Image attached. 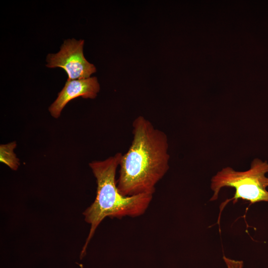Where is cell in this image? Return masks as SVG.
<instances>
[{
    "label": "cell",
    "mask_w": 268,
    "mask_h": 268,
    "mask_svg": "<svg viewBox=\"0 0 268 268\" xmlns=\"http://www.w3.org/2000/svg\"><path fill=\"white\" fill-rule=\"evenodd\" d=\"M132 126L133 138L120 161L117 188L124 196L153 195L169 169L168 138L143 116L136 118Z\"/></svg>",
    "instance_id": "cell-1"
},
{
    "label": "cell",
    "mask_w": 268,
    "mask_h": 268,
    "mask_svg": "<svg viewBox=\"0 0 268 268\" xmlns=\"http://www.w3.org/2000/svg\"><path fill=\"white\" fill-rule=\"evenodd\" d=\"M79 266H80V267L81 268H83V266H82V265L81 264H79Z\"/></svg>",
    "instance_id": "cell-8"
},
{
    "label": "cell",
    "mask_w": 268,
    "mask_h": 268,
    "mask_svg": "<svg viewBox=\"0 0 268 268\" xmlns=\"http://www.w3.org/2000/svg\"><path fill=\"white\" fill-rule=\"evenodd\" d=\"M122 154L118 152L104 160L89 164L96 180L97 191L95 200L83 212L90 228L80 253L81 259L85 255L91 239L104 218L139 216L145 212L152 201V195L124 196L119 191L116 175Z\"/></svg>",
    "instance_id": "cell-2"
},
{
    "label": "cell",
    "mask_w": 268,
    "mask_h": 268,
    "mask_svg": "<svg viewBox=\"0 0 268 268\" xmlns=\"http://www.w3.org/2000/svg\"><path fill=\"white\" fill-rule=\"evenodd\" d=\"M223 259L225 263L227 268H243V262L242 261H236L230 259L223 256Z\"/></svg>",
    "instance_id": "cell-7"
},
{
    "label": "cell",
    "mask_w": 268,
    "mask_h": 268,
    "mask_svg": "<svg viewBox=\"0 0 268 268\" xmlns=\"http://www.w3.org/2000/svg\"><path fill=\"white\" fill-rule=\"evenodd\" d=\"M100 90V85L96 77L84 79L67 80L58 97L49 108L51 116L58 118L61 112L70 100L81 97L94 99Z\"/></svg>",
    "instance_id": "cell-5"
},
{
    "label": "cell",
    "mask_w": 268,
    "mask_h": 268,
    "mask_svg": "<svg viewBox=\"0 0 268 268\" xmlns=\"http://www.w3.org/2000/svg\"><path fill=\"white\" fill-rule=\"evenodd\" d=\"M268 162L255 158L250 168L244 171H237L230 167L222 168L211 179L210 188L213 192L210 201H216L220 190L225 187L234 189V196L222 203V209L229 201L236 203L239 200L251 204L268 202Z\"/></svg>",
    "instance_id": "cell-3"
},
{
    "label": "cell",
    "mask_w": 268,
    "mask_h": 268,
    "mask_svg": "<svg viewBox=\"0 0 268 268\" xmlns=\"http://www.w3.org/2000/svg\"><path fill=\"white\" fill-rule=\"evenodd\" d=\"M16 146L15 141L1 144L0 146V161L13 170H16L20 165L19 160L14 152Z\"/></svg>",
    "instance_id": "cell-6"
},
{
    "label": "cell",
    "mask_w": 268,
    "mask_h": 268,
    "mask_svg": "<svg viewBox=\"0 0 268 268\" xmlns=\"http://www.w3.org/2000/svg\"><path fill=\"white\" fill-rule=\"evenodd\" d=\"M84 40L67 39L61 45L56 54H49L46 61L48 67H60L68 75V80L84 79L95 72L94 65L88 62L83 55Z\"/></svg>",
    "instance_id": "cell-4"
}]
</instances>
